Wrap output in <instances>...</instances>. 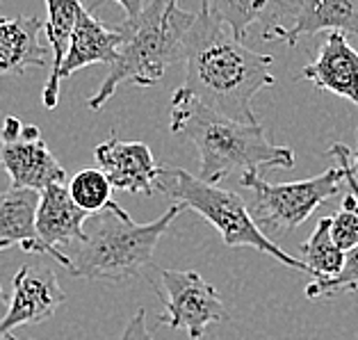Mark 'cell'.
Instances as JSON below:
<instances>
[{"label":"cell","mask_w":358,"mask_h":340,"mask_svg":"<svg viewBox=\"0 0 358 340\" xmlns=\"http://www.w3.org/2000/svg\"><path fill=\"white\" fill-rule=\"evenodd\" d=\"M185 80L171 99L187 101L210 115L258 124L251 103L256 94L276 83L269 71L274 57L251 50L217 21L201 0V10L185 37Z\"/></svg>","instance_id":"cell-1"},{"label":"cell","mask_w":358,"mask_h":340,"mask_svg":"<svg viewBox=\"0 0 358 340\" xmlns=\"http://www.w3.org/2000/svg\"><path fill=\"white\" fill-rule=\"evenodd\" d=\"M171 133L192 139L199 151L196 176L213 185L231 173L294 167V151L274 144L265 126L217 117L187 101L171 99Z\"/></svg>","instance_id":"cell-2"},{"label":"cell","mask_w":358,"mask_h":340,"mask_svg":"<svg viewBox=\"0 0 358 340\" xmlns=\"http://www.w3.org/2000/svg\"><path fill=\"white\" fill-rule=\"evenodd\" d=\"M194 19L196 14L180 10L178 0H151L139 14L126 16V21L117 25L121 34L117 57L108 64L106 80L87 101L90 110H101L124 83L158 85L171 64L182 62L185 37Z\"/></svg>","instance_id":"cell-3"},{"label":"cell","mask_w":358,"mask_h":340,"mask_svg":"<svg viewBox=\"0 0 358 340\" xmlns=\"http://www.w3.org/2000/svg\"><path fill=\"white\" fill-rule=\"evenodd\" d=\"M185 213L182 204H171L158 220L137 224L119 204L90 215L85 238L64 249L69 274L87 281H124L153 263L155 247L171 222Z\"/></svg>","instance_id":"cell-4"},{"label":"cell","mask_w":358,"mask_h":340,"mask_svg":"<svg viewBox=\"0 0 358 340\" xmlns=\"http://www.w3.org/2000/svg\"><path fill=\"white\" fill-rule=\"evenodd\" d=\"M155 190L169 197L171 204H182L185 211H194L206 222H210L217 233L222 235L226 247H251L260 254L276 258L278 263L287 265L290 269L306 272L303 260L285 254L276 242L269 240V235L251 217L242 197L235 192L217 187L213 183L201 180L199 176H192L189 171L178 167H160Z\"/></svg>","instance_id":"cell-5"},{"label":"cell","mask_w":358,"mask_h":340,"mask_svg":"<svg viewBox=\"0 0 358 340\" xmlns=\"http://www.w3.org/2000/svg\"><path fill=\"white\" fill-rule=\"evenodd\" d=\"M240 185L251 190V217L269 233H290L343 187V169L329 167L320 176L294 183H267L260 173H242Z\"/></svg>","instance_id":"cell-6"},{"label":"cell","mask_w":358,"mask_h":340,"mask_svg":"<svg viewBox=\"0 0 358 340\" xmlns=\"http://www.w3.org/2000/svg\"><path fill=\"white\" fill-rule=\"evenodd\" d=\"M160 276L162 290H155V297L164 306L162 325L185 331L192 340H203L208 327L229 320L217 288L194 269H162Z\"/></svg>","instance_id":"cell-7"},{"label":"cell","mask_w":358,"mask_h":340,"mask_svg":"<svg viewBox=\"0 0 358 340\" xmlns=\"http://www.w3.org/2000/svg\"><path fill=\"white\" fill-rule=\"evenodd\" d=\"M64 302V290L50 267L23 265L14 274L12 297L5 318L0 320V340L12 336L16 327L37 325L48 320Z\"/></svg>","instance_id":"cell-8"},{"label":"cell","mask_w":358,"mask_h":340,"mask_svg":"<svg viewBox=\"0 0 358 340\" xmlns=\"http://www.w3.org/2000/svg\"><path fill=\"white\" fill-rule=\"evenodd\" d=\"M0 169L14 187L41 192L53 183H64L66 171L43 142L37 126H23L16 137H0Z\"/></svg>","instance_id":"cell-9"},{"label":"cell","mask_w":358,"mask_h":340,"mask_svg":"<svg viewBox=\"0 0 358 340\" xmlns=\"http://www.w3.org/2000/svg\"><path fill=\"white\" fill-rule=\"evenodd\" d=\"M87 217L90 215L73 201L64 183H53V185L43 187L39 192L34 226H37L39 242L43 245L46 256L57 260L59 265L69 267L64 249L85 238Z\"/></svg>","instance_id":"cell-10"},{"label":"cell","mask_w":358,"mask_h":340,"mask_svg":"<svg viewBox=\"0 0 358 340\" xmlns=\"http://www.w3.org/2000/svg\"><path fill=\"white\" fill-rule=\"evenodd\" d=\"M94 160L115 190L144 197L153 194L160 164L144 142H124L110 137L94 149Z\"/></svg>","instance_id":"cell-11"},{"label":"cell","mask_w":358,"mask_h":340,"mask_svg":"<svg viewBox=\"0 0 358 340\" xmlns=\"http://www.w3.org/2000/svg\"><path fill=\"white\" fill-rule=\"evenodd\" d=\"M208 10L240 41L247 39L251 25H260V39L272 41L290 28L299 0H206Z\"/></svg>","instance_id":"cell-12"},{"label":"cell","mask_w":358,"mask_h":340,"mask_svg":"<svg viewBox=\"0 0 358 340\" xmlns=\"http://www.w3.org/2000/svg\"><path fill=\"white\" fill-rule=\"evenodd\" d=\"M299 80H308L320 92H331L358 106V50L343 32H329L313 64H306Z\"/></svg>","instance_id":"cell-13"},{"label":"cell","mask_w":358,"mask_h":340,"mask_svg":"<svg viewBox=\"0 0 358 340\" xmlns=\"http://www.w3.org/2000/svg\"><path fill=\"white\" fill-rule=\"evenodd\" d=\"M119 39H121V34L117 28H108V25H103L99 19H94L92 10H87L80 3L78 5L69 50L57 73L59 83L90 64H112V59L117 57Z\"/></svg>","instance_id":"cell-14"},{"label":"cell","mask_w":358,"mask_h":340,"mask_svg":"<svg viewBox=\"0 0 358 340\" xmlns=\"http://www.w3.org/2000/svg\"><path fill=\"white\" fill-rule=\"evenodd\" d=\"M324 30L358 39V0H299L292 25L278 39L294 46L301 37Z\"/></svg>","instance_id":"cell-15"},{"label":"cell","mask_w":358,"mask_h":340,"mask_svg":"<svg viewBox=\"0 0 358 340\" xmlns=\"http://www.w3.org/2000/svg\"><path fill=\"white\" fill-rule=\"evenodd\" d=\"M37 206V190L12 185L0 192V251L19 247L28 254H46L34 226Z\"/></svg>","instance_id":"cell-16"},{"label":"cell","mask_w":358,"mask_h":340,"mask_svg":"<svg viewBox=\"0 0 358 340\" xmlns=\"http://www.w3.org/2000/svg\"><path fill=\"white\" fill-rule=\"evenodd\" d=\"M43 23L37 16L0 21V76H19L30 66H46L48 53L39 41Z\"/></svg>","instance_id":"cell-17"},{"label":"cell","mask_w":358,"mask_h":340,"mask_svg":"<svg viewBox=\"0 0 358 340\" xmlns=\"http://www.w3.org/2000/svg\"><path fill=\"white\" fill-rule=\"evenodd\" d=\"M78 5H80V0H46L48 19L43 23V30H46L50 53H53L48 80L43 85V92H41V103L46 110H53L59 101V76L57 73H59V66L64 62L69 41H71V34H73Z\"/></svg>","instance_id":"cell-18"},{"label":"cell","mask_w":358,"mask_h":340,"mask_svg":"<svg viewBox=\"0 0 358 340\" xmlns=\"http://www.w3.org/2000/svg\"><path fill=\"white\" fill-rule=\"evenodd\" d=\"M301 260L306 265V274L313 278L336 276L345 263V251L340 249L331 238V217H322L315 231L299 247Z\"/></svg>","instance_id":"cell-19"},{"label":"cell","mask_w":358,"mask_h":340,"mask_svg":"<svg viewBox=\"0 0 358 340\" xmlns=\"http://www.w3.org/2000/svg\"><path fill=\"white\" fill-rule=\"evenodd\" d=\"M69 194L71 199L83 208L87 215H96L106 208L115 206L112 201V187L108 176L101 169H83L69 180Z\"/></svg>","instance_id":"cell-20"},{"label":"cell","mask_w":358,"mask_h":340,"mask_svg":"<svg viewBox=\"0 0 358 340\" xmlns=\"http://www.w3.org/2000/svg\"><path fill=\"white\" fill-rule=\"evenodd\" d=\"M354 290H358V245L345 254L343 269H340L336 276L313 278V281L306 285V297L327 299V297H336V295H345Z\"/></svg>","instance_id":"cell-21"},{"label":"cell","mask_w":358,"mask_h":340,"mask_svg":"<svg viewBox=\"0 0 358 340\" xmlns=\"http://www.w3.org/2000/svg\"><path fill=\"white\" fill-rule=\"evenodd\" d=\"M331 238L345 254L358 245V201L352 192L343 197V208L331 217Z\"/></svg>","instance_id":"cell-22"},{"label":"cell","mask_w":358,"mask_h":340,"mask_svg":"<svg viewBox=\"0 0 358 340\" xmlns=\"http://www.w3.org/2000/svg\"><path fill=\"white\" fill-rule=\"evenodd\" d=\"M329 155H334L338 160V167L343 169V183L347 185V192H352L354 199L358 201V178H356V169L352 167V149L343 142H336L329 149Z\"/></svg>","instance_id":"cell-23"},{"label":"cell","mask_w":358,"mask_h":340,"mask_svg":"<svg viewBox=\"0 0 358 340\" xmlns=\"http://www.w3.org/2000/svg\"><path fill=\"white\" fill-rule=\"evenodd\" d=\"M119 340H158L146 327V311L139 309L135 316L130 318V322L126 325L124 334H121Z\"/></svg>","instance_id":"cell-24"},{"label":"cell","mask_w":358,"mask_h":340,"mask_svg":"<svg viewBox=\"0 0 358 340\" xmlns=\"http://www.w3.org/2000/svg\"><path fill=\"white\" fill-rule=\"evenodd\" d=\"M115 3L126 12V16H135L144 10V0H115Z\"/></svg>","instance_id":"cell-25"},{"label":"cell","mask_w":358,"mask_h":340,"mask_svg":"<svg viewBox=\"0 0 358 340\" xmlns=\"http://www.w3.org/2000/svg\"><path fill=\"white\" fill-rule=\"evenodd\" d=\"M7 306H10V295H7V292H5V288L0 285V320L5 318Z\"/></svg>","instance_id":"cell-26"},{"label":"cell","mask_w":358,"mask_h":340,"mask_svg":"<svg viewBox=\"0 0 358 340\" xmlns=\"http://www.w3.org/2000/svg\"><path fill=\"white\" fill-rule=\"evenodd\" d=\"M352 167L358 171V158H354V155H352Z\"/></svg>","instance_id":"cell-27"},{"label":"cell","mask_w":358,"mask_h":340,"mask_svg":"<svg viewBox=\"0 0 358 340\" xmlns=\"http://www.w3.org/2000/svg\"><path fill=\"white\" fill-rule=\"evenodd\" d=\"M356 137H358V128H356ZM352 155H354V158H358V151H356V153H352Z\"/></svg>","instance_id":"cell-28"},{"label":"cell","mask_w":358,"mask_h":340,"mask_svg":"<svg viewBox=\"0 0 358 340\" xmlns=\"http://www.w3.org/2000/svg\"><path fill=\"white\" fill-rule=\"evenodd\" d=\"M3 340H19V338H12V336H7V338H3Z\"/></svg>","instance_id":"cell-29"},{"label":"cell","mask_w":358,"mask_h":340,"mask_svg":"<svg viewBox=\"0 0 358 340\" xmlns=\"http://www.w3.org/2000/svg\"><path fill=\"white\" fill-rule=\"evenodd\" d=\"M3 19H5V14H3V12H0V21H3Z\"/></svg>","instance_id":"cell-30"}]
</instances>
